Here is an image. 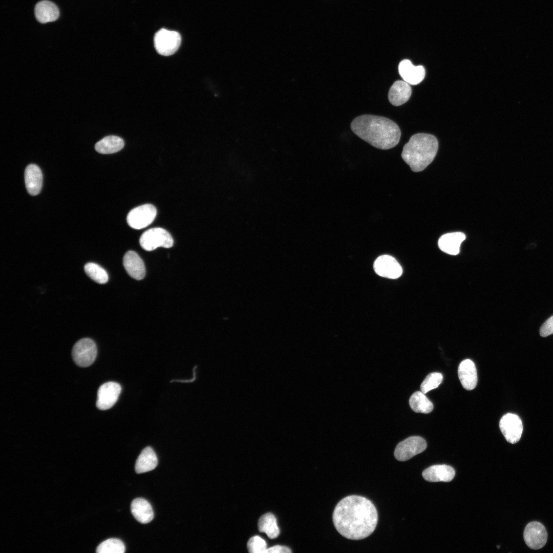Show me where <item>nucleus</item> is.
<instances>
[{"label":"nucleus","mask_w":553,"mask_h":553,"mask_svg":"<svg viewBox=\"0 0 553 553\" xmlns=\"http://www.w3.org/2000/svg\"><path fill=\"white\" fill-rule=\"evenodd\" d=\"M124 145V142L121 138L111 135L106 136L97 142L95 148L99 153L110 154L119 152Z\"/></svg>","instance_id":"5701e85b"},{"label":"nucleus","mask_w":553,"mask_h":553,"mask_svg":"<svg viewBox=\"0 0 553 553\" xmlns=\"http://www.w3.org/2000/svg\"><path fill=\"white\" fill-rule=\"evenodd\" d=\"M465 239V235L461 232L445 233L439 238L438 244L443 252L451 255H456L460 251L461 243Z\"/></svg>","instance_id":"f3484780"},{"label":"nucleus","mask_w":553,"mask_h":553,"mask_svg":"<svg viewBox=\"0 0 553 553\" xmlns=\"http://www.w3.org/2000/svg\"><path fill=\"white\" fill-rule=\"evenodd\" d=\"M552 334H553V315L548 318L540 328V334L542 337H546Z\"/></svg>","instance_id":"c756f323"},{"label":"nucleus","mask_w":553,"mask_h":553,"mask_svg":"<svg viewBox=\"0 0 553 553\" xmlns=\"http://www.w3.org/2000/svg\"><path fill=\"white\" fill-rule=\"evenodd\" d=\"M258 526L259 531L266 533L270 539L276 538L280 534L276 518L270 513L264 514L260 518Z\"/></svg>","instance_id":"b1692460"},{"label":"nucleus","mask_w":553,"mask_h":553,"mask_svg":"<svg viewBox=\"0 0 553 553\" xmlns=\"http://www.w3.org/2000/svg\"><path fill=\"white\" fill-rule=\"evenodd\" d=\"M458 374L460 382L465 390H472L476 387L477 373L472 360L469 359L462 360L459 365Z\"/></svg>","instance_id":"4468645a"},{"label":"nucleus","mask_w":553,"mask_h":553,"mask_svg":"<svg viewBox=\"0 0 553 553\" xmlns=\"http://www.w3.org/2000/svg\"><path fill=\"white\" fill-rule=\"evenodd\" d=\"M422 475L426 481L429 482H450L454 478L455 471L450 465L437 464L424 470Z\"/></svg>","instance_id":"dca6fc26"},{"label":"nucleus","mask_w":553,"mask_h":553,"mask_svg":"<svg viewBox=\"0 0 553 553\" xmlns=\"http://www.w3.org/2000/svg\"><path fill=\"white\" fill-rule=\"evenodd\" d=\"M139 243L143 249L152 251L159 247L170 248L173 245L174 240L165 229L155 227L144 232L140 238Z\"/></svg>","instance_id":"20e7f679"},{"label":"nucleus","mask_w":553,"mask_h":553,"mask_svg":"<svg viewBox=\"0 0 553 553\" xmlns=\"http://www.w3.org/2000/svg\"><path fill=\"white\" fill-rule=\"evenodd\" d=\"M411 93L410 84L405 81L397 80L391 87L388 93V99L393 105L399 106L409 99Z\"/></svg>","instance_id":"6ab92c4d"},{"label":"nucleus","mask_w":553,"mask_h":553,"mask_svg":"<svg viewBox=\"0 0 553 553\" xmlns=\"http://www.w3.org/2000/svg\"><path fill=\"white\" fill-rule=\"evenodd\" d=\"M351 129L360 138L375 147L388 150L399 142L401 132L392 120L382 116L363 115L352 121Z\"/></svg>","instance_id":"f03ea898"},{"label":"nucleus","mask_w":553,"mask_h":553,"mask_svg":"<svg viewBox=\"0 0 553 553\" xmlns=\"http://www.w3.org/2000/svg\"><path fill=\"white\" fill-rule=\"evenodd\" d=\"M25 181L28 193L32 196L38 195L41 189L42 174L36 165H28L25 171Z\"/></svg>","instance_id":"a211bd4d"},{"label":"nucleus","mask_w":553,"mask_h":553,"mask_svg":"<svg viewBox=\"0 0 553 553\" xmlns=\"http://www.w3.org/2000/svg\"><path fill=\"white\" fill-rule=\"evenodd\" d=\"M34 13L37 20L44 24L56 20L59 16V11L55 4L44 0L36 4Z\"/></svg>","instance_id":"412c9836"},{"label":"nucleus","mask_w":553,"mask_h":553,"mask_svg":"<svg viewBox=\"0 0 553 553\" xmlns=\"http://www.w3.org/2000/svg\"><path fill=\"white\" fill-rule=\"evenodd\" d=\"M125 550L124 543L117 538H110L104 541L96 549L98 553H123Z\"/></svg>","instance_id":"bb28decb"},{"label":"nucleus","mask_w":553,"mask_h":553,"mask_svg":"<svg viewBox=\"0 0 553 553\" xmlns=\"http://www.w3.org/2000/svg\"><path fill=\"white\" fill-rule=\"evenodd\" d=\"M156 215V207L152 204H146L132 209L127 216L126 220L131 227L141 229L150 225Z\"/></svg>","instance_id":"6e6552de"},{"label":"nucleus","mask_w":553,"mask_h":553,"mask_svg":"<svg viewBox=\"0 0 553 553\" xmlns=\"http://www.w3.org/2000/svg\"><path fill=\"white\" fill-rule=\"evenodd\" d=\"M97 347L95 342L89 338H84L77 342L72 351V357L77 365L87 367L91 365L97 356Z\"/></svg>","instance_id":"423d86ee"},{"label":"nucleus","mask_w":553,"mask_h":553,"mask_svg":"<svg viewBox=\"0 0 553 553\" xmlns=\"http://www.w3.org/2000/svg\"><path fill=\"white\" fill-rule=\"evenodd\" d=\"M438 147L437 139L433 135L416 134L404 145L401 157L413 172H420L433 161Z\"/></svg>","instance_id":"7ed1b4c3"},{"label":"nucleus","mask_w":553,"mask_h":553,"mask_svg":"<svg viewBox=\"0 0 553 553\" xmlns=\"http://www.w3.org/2000/svg\"><path fill=\"white\" fill-rule=\"evenodd\" d=\"M86 274L92 280L99 284H105L109 279L107 271L99 265L88 263L84 266Z\"/></svg>","instance_id":"a878e982"},{"label":"nucleus","mask_w":553,"mask_h":553,"mask_svg":"<svg viewBox=\"0 0 553 553\" xmlns=\"http://www.w3.org/2000/svg\"><path fill=\"white\" fill-rule=\"evenodd\" d=\"M443 380V375L439 372H433L429 374L420 386L421 391L426 394L429 391L437 388Z\"/></svg>","instance_id":"cd10ccee"},{"label":"nucleus","mask_w":553,"mask_h":553,"mask_svg":"<svg viewBox=\"0 0 553 553\" xmlns=\"http://www.w3.org/2000/svg\"><path fill=\"white\" fill-rule=\"evenodd\" d=\"M121 391V386L117 382L110 381L103 384L98 390L96 407L101 410L110 409L117 401Z\"/></svg>","instance_id":"9d476101"},{"label":"nucleus","mask_w":553,"mask_h":553,"mask_svg":"<svg viewBox=\"0 0 553 553\" xmlns=\"http://www.w3.org/2000/svg\"><path fill=\"white\" fill-rule=\"evenodd\" d=\"M158 464V459L153 449L150 446L144 448L139 455L136 463L135 471L138 474L154 470Z\"/></svg>","instance_id":"4be33fe9"},{"label":"nucleus","mask_w":553,"mask_h":553,"mask_svg":"<svg viewBox=\"0 0 553 553\" xmlns=\"http://www.w3.org/2000/svg\"><path fill=\"white\" fill-rule=\"evenodd\" d=\"M427 445L426 440L421 437H409L397 445L394 453V457L398 461H407L423 452Z\"/></svg>","instance_id":"0eeeda50"},{"label":"nucleus","mask_w":553,"mask_h":553,"mask_svg":"<svg viewBox=\"0 0 553 553\" xmlns=\"http://www.w3.org/2000/svg\"><path fill=\"white\" fill-rule=\"evenodd\" d=\"M337 531L350 540H361L375 530L378 514L374 504L367 498L350 495L342 499L336 505L332 516Z\"/></svg>","instance_id":"f257e3e1"},{"label":"nucleus","mask_w":553,"mask_h":553,"mask_svg":"<svg viewBox=\"0 0 553 553\" xmlns=\"http://www.w3.org/2000/svg\"><path fill=\"white\" fill-rule=\"evenodd\" d=\"M248 550L251 553H265L267 545L265 541L258 536L250 538L247 545Z\"/></svg>","instance_id":"c85d7f7f"},{"label":"nucleus","mask_w":553,"mask_h":553,"mask_svg":"<svg viewBox=\"0 0 553 553\" xmlns=\"http://www.w3.org/2000/svg\"><path fill=\"white\" fill-rule=\"evenodd\" d=\"M523 537L526 544L530 548L539 549L545 545L547 533L543 524L539 522L533 521L526 526Z\"/></svg>","instance_id":"9b49d317"},{"label":"nucleus","mask_w":553,"mask_h":553,"mask_svg":"<svg viewBox=\"0 0 553 553\" xmlns=\"http://www.w3.org/2000/svg\"><path fill=\"white\" fill-rule=\"evenodd\" d=\"M373 267L378 275L389 279L398 278L402 273V269L396 259L387 254L378 257Z\"/></svg>","instance_id":"f8f14e48"},{"label":"nucleus","mask_w":553,"mask_h":553,"mask_svg":"<svg viewBox=\"0 0 553 553\" xmlns=\"http://www.w3.org/2000/svg\"><path fill=\"white\" fill-rule=\"evenodd\" d=\"M398 72L403 80L410 84L416 85L424 79L426 71L422 66H414L408 59L401 61L398 65Z\"/></svg>","instance_id":"ddd939ff"},{"label":"nucleus","mask_w":553,"mask_h":553,"mask_svg":"<svg viewBox=\"0 0 553 553\" xmlns=\"http://www.w3.org/2000/svg\"><path fill=\"white\" fill-rule=\"evenodd\" d=\"M131 510L134 518L141 523H147L154 518V512L151 505L143 498L134 499L131 503Z\"/></svg>","instance_id":"aec40b11"},{"label":"nucleus","mask_w":553,"mask_h":553,"mask_svg":"<svg viewBox=\"0 0 553 553\" xmlns=\"http://www.w3.org/2000/svg\"><path fill=\"white\" fill-rule=\"evenodd\" d=\"M290 553L291 550L287 546L275 545L267 548L265 553Z\"/></svg>","instance_id":"7c9ffc66"},{"label":"nucleus","mask_w":553,"mask_h":553,"mask_svg":"<svg viewBox=\"0 0 553 553\" xmlns=\"http://www.w3.org/2000/svg\"><path fill=\"white\" fill-rule=\"evenodd\" d=\"M181 42L180 34L176 31L161 29L154 37L155 48L160 55L167 56L174 54L179 49Z\"/></svg>","instance_id":"39448f33"},{"label":"nucleus","mask_w":553,"mask_h":553,"mask_svg":"<svg viewBox=\"0 0 553 553\" xmlns=\"http://www.w3.org/2000/svg\"><path fill=\"white\" fill-rule=\"evenodd\" d=\"M124 267L127 273L133 279L140 280L145 275L143 261L135 251L130 250L125 253L123 259Z\"/></svg>","instance_id":"2eb2a0df"},{"label":"nucleus","mask_w":553,"mask_h":553,"mask_svg":"<svg viewBox=\"0 0 553 553\" xmlns=\"http://www.w3.org/2000/svg\"><path fill=\"white\" fill-rule=\"evenodd\" d=\"M409 405L412 410L416 413L428 414L433 410L432 402L421 391L414 393L409 399Z\"/></svg>","instance_id":"393cba45"},{"label":"nucleus","mask_w":553,"mask_h":553,"mask_svg":"<svg viewBox=\"0 0 553 553\" xmlns=\"http://www.w3.org/2000/svg\"><path fill=\"white\" fill-rule=\"evenodd\" d=\"M499 428L508 442L514 444L520 439L523 424L518 415L513 413L505 414L500 420Z\"/></svg>","instance_id":"1a4fd4ad"}]
</instances>
